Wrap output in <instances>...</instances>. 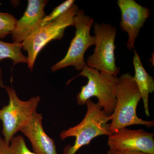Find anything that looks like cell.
Here are the masks:
<instances>
[{
    "label": "cell",
    "instance_id": "cell-12",
    "mask_svg": "<svg viewBox=\"0 0 154 154\" xmlns=\"http://www.w3.org/2000/svg\"><path fill=\"white\" fill-rule=\"evenodd\" d=\"M133 64L135 74L134 79L143 101L145 113L147 116H150L149 107V95L154 91V80L146 71L136 51L134 49Z\"/></svg>",
    "mask_w": 154,
    "mask_h": 154
},
{
    "label": "cell",
    "instance_id": "cell-15",
    "mask_svg": "<svg viewBox=\"0 0 154 154\" xmlns=\"http://www.w3.org/2000/svg\"><path fill=\"white\" fill-rule=\"evenodd\" d=\"M17 19L12 14L0 12V38L11 34L14 30Z\"/></svg>",
    "mask_w": 154,
    "mask_h": 154
},
{
    "label": "cell",
    "instance_id": "cell-8",
    "mask_svg": "<svg viewBox=\"0 0 154 154\" xmlns=\"http://www.w3.org/2000/svg\"><path fill=\"white\" fill-rule=\"evenodd\" d=\"M154 134L142 129L121 128L108 136L107 145L110 150L139 151L154 154Z\"/></svg>",
    "mask_w": 154,
    "mask_h": 154
},
{
    "label": "cell",
    "instance_id": "cell-17",
    "mask_svg": "<svg viewBox=\"0 0 154 154\" xmlns=\"http://www.w3.org/2000/svg\"><path fill=\"white\" fill-rule=\"evenodd\" d=\"M107 154H152L146 152L139 151H117L108 150Z\"/></svg>",
    "mask_w": 154,
    "mask_h": 154
},
{
    "label": "cell",
    "instance_id": "cell-1",
    "mask_svg": "<svg viewBox=\"0 0 154 154\" xmlns=\"http://www.w3.org/2000/svg\"><path fill=\"white\" fill-rule=\"evenodd\" d=\"M116 96V104L110 115L111 122L109 123L112 133L131 125L154 126L153 120L146 121L138 117L137 108L142 97L133 76L129 73L123 74L118 78Z\"/></svg>",
    "mask_w": 154,
    "mask_h": 154
},
{
    "label": "cell",
    "instance_id": "cell-7",
    "mask_svg": "<svg viewBox=\"0 0 154 154\" xmlns=\"http://www.w3.org/2000/svg\"><path fill=\"white\" fill-rule=\"evenodd\" d=\"M95 49L88 57L86 65L99 71L117 77L120 69L116 65L115 40L116 29L110 24L95 23Z\"/></svg>",
    "mask_w": 154,
    "mask_h": 154
},
{
    "label": "cell",
    "instance_id": "cell-3",
    "mask_svg": "<svg viewBox=\"0 0 154 154\" xmlns=\"http://www.w3.org/2000/svg\"><path fill=\"white\" fill-rule=\"evenodd\" d=\"M79 76L86 77L88 82L85 85L82 86L81 91L77 94L78 105H85L89 99L96 97L98 100L97 104L107 114L111 115L116 104V94L118 77L86 65L79 74L69 80L67 85Z\"/></svg>",
    "mask_w": 154,
    "mask_h": 154
},
{
    "label": "cell",
    "instance_id": "cell-16",
    "mask_svg": "<svg viewBox=\"0 0 154 154\" xmlns=\"http://www.w3.org/2000/svg\"><path fill=\"white\" fill-rule=\"evenodd\" d=\"M74 0H66L54 8L49 15L45 16L42 22L41 26L46 25L66 13L74 5Z\"/></svg>",
    "mask_w": 154,
    "mask_h": 154
},
{
    "label": "cell",
    "instance_id": "cell-13",
    "mask_svg": "<svg viewBox=\"0 0 154 154\" xmlns=\"http://www.w3.org/2000/svg\"><path fill=\"white\" fill-rule=\"evenodd\" d=\"M22 43H8L0 40V62L6 58L13 61V66L19 63H28V58L22 54ZM0 68V88H5Z\"/></svg>",
    "mask_w": 154,
    "mask_h": 154
},
{
    "label": "cell",
    "instance_id": "cell-4",
    "mask_svg": "<svg viewBox=\"0 0 154 154\" xmlns=\"http://www.w3.org/2000/svg\"><path fill=\"white\" fill-rule=\"evenodd\" d=\"M9 96L8 105L0 109V119L2 122V133L4 141L7 144L14 135L30 120L36 112L40 102L39 96H34L27 101L19 99L12 87L5 86Z\"/></svg>",
    "mask_w": 154,
    "mask_h": 154
},
{
    "label": "cell",
    "instance_id": "cell-9",
    "mask_svg": "<svg viewBox=\"0 0 154 154\" xmlns=\"http://www.w3.org/2000/svg\"><path fill=\"white\" fill-rule=\"evenodd\" d=\"M117 4L121 11L120 28L128 33L127 46L131 51L134 49L136 39L141 28L149 17L150 11L134 0H118Z\"/></svg>",
    "mask_w": 154,
    "mask_h": 154
},
{
    "label": "cell",
    "instance_id": "cell-5",
    "mask_svg": "<svg viewBox=\"0 0 154 154\" xmlns=\"http://www.w3.org/2000/svg\"><path fill=\"white\" fill-rule=\"evenodd\" d=\"M79 10L78 5L74 4L57 19L34 30L22 42V48L28 53V65L30 70L43 48L52 40H60L65 29L73 25L74 18Z\"/></svg>",
    "mask_w": 154,
    "mask_h": 154
},
{
    "label": "cell",
    "instance_id": "cell-10",
    "mask_svg": "<svg viewBox=\"0 0 154 154\" xmlns=\"http://www.w3.org/2000/svg\"><path fill=\"white\" fill-rule=\"evenodd\" d=\"M47 0H29L24 15L17 20L12 31L13 42L22 43L34 30L41 27L42 22L46 16L44 8L48 3Z\"/></svg>",
    "mask_w": 154,
    "mask_h": 154
},
{
    "label": "cell",
    "instance_id": "cell-11",
    "mask_svg": "<svg viewBox=\"0 0 154 154\" xmlns=\"http://www.w3.org/2000/svg\"><path fill=\"white\" fill-rule=\"evenodd\" d=\"M42 114L35 112L19 131L30 140L36 154H58L54 141L46 133L42 125Z\"/></svg>",
    "mask_w": 154,
    "mask_h": 154
},
{
    "label": "cell",
    "instance_id": "cell-14",
    "mask_svg": "<svg viewBox=\"0 0 154 154\" xmlns=\"http://www.w3.org/2000/svg\"><path fill=\"white\" fill-rule=\"evenodd\" d=\"M0 154H36L30 151L26 145L25 139L22 136H14L10 144L6 143L0 137Z\"/></svg>",
    "mask_w": 154,
    "mask_h": 154
},
{
    "label": "cell",
    "instance_id": "cell-6",
    "mask_svg": "<svg viewBox=\"0 0 154 154\" xmlns=\"http://www.w3.org/2000/svg\"><path fill=\"white\" fill-rule=\"evenodd\" d=\"M94 22V19L85 15L84 10H79L74 18L73 26L76 28L75 37L64 57L51 67L52 72L69 66H74L78 71L82 70L86 66L84 58L86 51L96 42L95 36L90 34Z\"/></svg>",
    "mask_w": 154,
    "mask_h": 154
},
{
    "label": "cell",
    "instance_id": "cell-2",
    "mask_svg": "<svg viewBox=\"0 0 154 154\" xmlns=\"http://www.w3.org/2000/svg\"><path fill=\"white\" fill-rule=\"evenodd\" d=\"M86 105L87 112L82 120L75 126L61 132L60 136L62 140L72 137L75 138L73 145H68L64 148L63 154H75L95 138L102 135L108 136L112 134L108 123L110 120V115L107 114L102 107L91 99L87 101Z\"/></svg>",
    "mask_w": 154,
    "mask_h": 154
}]
</instances>
